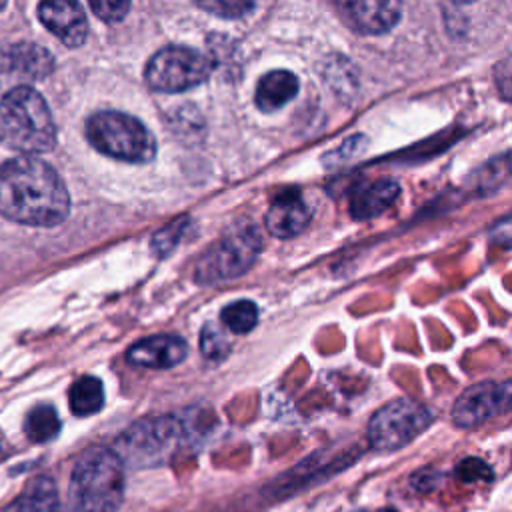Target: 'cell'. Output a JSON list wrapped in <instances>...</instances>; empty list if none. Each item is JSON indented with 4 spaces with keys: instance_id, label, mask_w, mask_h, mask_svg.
Returning a JSON list of instances; mask_svg holds the SVG:
<instances>
[{
    "instance_id": "5bb4252c",
    "label": "cell",
    "mask_w": 512,
    "mask_h": 512,
    "mask_svg": "<svg viewBox=\"0 0 512 512\" xmlns=\"http://www.w3.org/2000/svg\"><path fill=\"white\" fill-rule=\"evenodd\" d=\"M400 196V184L392 178H378L360 184L350 196V216L354 220H370L388 210Z\"/></svg>"
},
{
    "instance_id": "9c48e42d",
    "label": "cell",
    "mask_w": 512,
    "mask_h": 512,
    "mask_svg": "<svg viewBox=\"0 0 512 512\" xmlns=\"http://www.w3.org/2000/svg\"><path fill=\"white\" fill-rule=\"evenodd\" d=\"M508 402V384L480 382L466 388L452 408V420L460 428H474L494 414H498Z\"/></svg>"
},
{
    "instance_id": "7a4b0ae2",
    "label": "cell",
    "mask_w": 512,
    "mask_h": 512,
    "mask_svg": "<svg viewBox=\"0 0 512 512\" xmlns=\"http://www.w3.org/2000/svg\"><path fill=\"white\" fill-rule=\"evenodd\" d=\"M0 142L22 154H42L56 144V124L32 86H14L0 100Z\"/></svg>"
},
{
    "instance_id": "7c38bea8",
    "label": "cell",
    "mask_w": 512,
    "mask_h": 512,
    "mask_svg": "<svg viewBox=\"0 0 512 512\" xmlns=\"http://www.w3.org/2000/svg\"><path fill=\"white\" fill-rule=\"evenodd\" d=\"M312 208L298 192H282L278 194L264 216L266 228L276 238H294L298 236L310 222Z\"/></svg>"
},
{
    "instance_id": "4316f807",
    "label": "cell",
    "mask_w": 512,
    "mask_h": 512,
    "mask_svg": "<svg viewBox=\"0 0 512 512\" xmlns=\"http://www.w3.org/2000/svg\"><path fill=\"white\" fill-rule=\"evenodd\" d=\"M6 8V2H0V10H4Z\"/></svg>"
},
{
    "instance_id": "ffe728a7",
    "label": "cell",
    "mask_w": 512,
    "mask_h": 512,
    "mask_svg": "<svg viewBox=\"0 0 512 512\" xmlns=\"http://www.w3.org/2000/svg\"><path fill=\"white\" fill-rule=\"evenodd\" d=\"M222 324L234 334L250 332L258 322V308L252 300H236L222 308Z\"/></svg>"
},
{
    "instance_id": "e0dca14e",
    "label": "cell",
    "mask_w": 512,
    "mask_h": 512,
    "mask_svg": "<svg viewBox=\"0 0 512 512\" xmlns=\"http://www.w3.org/2000/svg\"><path fill=\"white\" fill-rule=\"evenodd\" d=\"M6 512H66V508L60 502L54 480L48 476H38L28 482L24 492L14 498Z\"/></svg>"
},
{
    "instance_id": "5b68a950",
    "label": "cell",
    "mask_w": 512,
    "mask_h": 512,
    "mask_svg": "<svg viewBox=\"0 0 512 512\" xmlns=\"http://www.w3.org/2000/svg\"><path fill=\"white\" fill-rule=\"evenodd\" d=\"M262 250V236L250 222L230 226L194 266V280L198 284H216L242 276L258 258Z\"/></svg>"
},
{
    "instance_id": "603a6c76",
    "label": "cell",
    "mask_w": 512,
    "mask_h": 512,
    "mask_svg": "<svg viewBox=\"0 0 512 512\" xmlns=\"http://www.w3.org/2000/svg\"><path fill=\"white\" fill-rule=\"evenodd\" d=\"M198 8L212 12L222 18H242L250 10H254V2H236V0H220V2H198Z\"/></svg>"
},
{
    "instance_id": "4fadbf2b",
    "label": "cell",
    "mask_w": 512,
    "mask_h": 512,
    "mask_svg": "<svg viewBox=\"0 0 512 512\" xmlns=\"http://www.w3.org/2000/svg\"><path fill=\"white\" fill-rule=\"evenodd\" d=\"M342 14L348 18L350 26L362 34H382L390 30L402 14L400 2L394 0H358L340 6Z\"/></svg>"
},
{
    "instance_id": "52a82bcc",
    "label": "cell",
    "mask_w": 512,
    "mask_h": 512,
    "mask_svg": "<svg viewBox=\"0 0 512 512\" xmlns=\"http://www.w3.org/2000/svg\"><path fill=\"white\" fill-rule=\"evenodd\" d=\"M210 74L208 58L188 46H166L152 54L144 80L158 92H182L202 84Z\"/></svg>"
},
{
    "instance_id": "9a60e30c",
    "label": "cell",
    "mask_w": 512,
    "mask_h": 512,
    "mask_svg": "<svg viewBox=\"0 0 512 512\" xmlns=\"http://www.w3.org/2000/svg\"><path fill=\"white\" fill-rule=\"evenodd\" d=\"M6 68L22 78H44L54 70L52 54L32 42H20L6 50Z\"/></svg>"
},
{
    "instance_id": "2e32d148",
    "label": "cell",
    "mask_w": 512,
    "mask_h": 512,
    "mask_svg": "<svg viewBox=\"0 0 512 512\" xmlns=\"http://www.w3.org/2000/svg\"><path fill=\"white\" fill-rule=\"evenodd\" d=\"M298 78L288 70H272L264 74L256 86L254 102L262 112H274L298 94Z\"/></svg>"
},
{
    "instance_id": "6da1fadb",
    "label": "cell",
    "mask_w": 512,
    "mask_h": 512,
    "mask_svg": "<svg viewBox=\"0 0 512 512\" xmlns=\"http://www.w3.org/2000/svg\"><path fill=\"white\" fill-rule=\"evenodd\" d=\"M70 212V196L58 172L34 156L0 164V214L26 226H56Z\"/></svg>"
},
{
    "instance_id": "8fae6325",
    "label": "cell",
    "mask_w": 512,
    "mask_h": 512,
    "mask_svg": "<svg viewBox=\"0 0 512 512\" xmlns=\"http://www.w3.org/2000/svg\"><path fill=\"white\" fill-rule=\"evenodd\" d=\"M188 356V344L174 334H154L134 342L126 350V360L132 366L166 370L180 364Z\"/></svg>"
},
{
    "instance_id": "d4e9b609",
    "label": "cell",
    "mask_w": 512,
    "mask_h": 512,
    "mask_svg": "<svg viewBox=\"0 0 512 512\" xmlns=\"http://www.w3.org/2000/svg\"><path fill=\"white\" fill-rule=\"evenodd\" d=\"M90 8L100 20L118 22L126 16V12L130 10V4L128 2H92Z\"/></svg>"
},
{
    "instance_id": "484cf974",
    "label": "cell",
    "mask_w": 512,
    "mask_h": 512,
    "mask_svg": "<svg viewBox=\"0 0 512 512\" xmlns=\"http://www.w3.org/2000/svg\"><path fill=\"white\" fill-rule=\"evenodd\" d=\"M378 512H396V510H392V508H382V510H378Z\"/></svg>"
},
{
    "instance_id": "30bf717a",
    "label": "cell",
    "mask_w": 512,
    "mask_h": 512,
    "mask_svg": "<svg viewBox=\"0 0 512 512\" xmlns=\"http://www.w3.org/2000/svg\"><path fill=\"white\" fill-rule=\"evenodd\" d=\"M40 22L66 46L78 48L88 38V20L78 2H42L38 6Z\"/></svg>"
},
{
    "instance_id": "7402d4cb",
    "label": "cell",
    "mask_w": 512,
    "mask_h": 512,
    "mask_svg": "<svg viewBox=\"0 0 512 512\" xmlns=\"http://www.w3.org/2000/svg\"><path fill=\"white\" fill-rule=\"evenodd\" d=\"M200 350L208 360H220L230 350V340L216 324H206L200 336Z\"/></svg>"
},
{
    "instance_id": "3957f363",
    "label": "cell",
    "mask_w": 512,
    "mask_h": 512,
    "mask_svg": "<svg viewBox=\"0 0 512 512\" xmlns=\"http://www.w3.org/2000/svg\"><path fill=\"white\" fill-rule=\"evenodd\" d=\"M124 464L110 448L86 450L70 476L72 512H118L124 500Z\"/></svg>"
},
{
    "instance_id": "277c9868",
    "label": "cell",
    "mask_w": 512,
    "mask_h": 512,
    "mask_svg": "<svg viewBox=\"0 0 512 512\" xmlns=\"http://www.w3.org/2000/svg\"><path fill=\"white\" fill-rule=\"evenodd\" d=\"M86 138L102 154L124 162H150L156 154L152 132L134 116L104 110L86 120Z\"/></svg>"
},
{
    "instance_id": "ba28073f",
    "label": "cell",
    "mask_w": 512,
    "mask_h": 512,
    "mask_svg": "<svg viewBox=\"0 0 512 512\" xmlns=\"http://www.w3.org/2000/svg\"><path fill=\"white\" fill-rule=\"evenodd\" d=\"M180 438V424L174 418L140 420L128 428L116 444V454L122 464L156 466L176 448Z\"/></svg>"
},
{
    "instance_id": "ac0fdd59",
    "label": "cell",
    "mask_w": 512,
    "mask_h": 512,
    "mask_svg": "<svg viewBox=\"0 0 512 512\" xmlns=\"http://www.w3.org/2000/svg\"><path fill=\"white\" fill-rule=\"evenodd\" d=\"M70 410L76 416H92L104 404V388L96 376H80L68 392Z\"/></svg>"
},
{
    "instance_id": "83f0119b",
    "label": "cell",
    "mask_w": 512,
    "mask_h": 512,
    "mask_svg": "<svg viewBox=\"0 0 512 512\" xmlns=\"http://www.w3.org/2000/svg\"><path fill=\"white\" fill-rule=\"evenodd\" d=\"M0 456H2V448H0Z\"/></svg>"
},
{
    "instance_id": "44dd1931",
    "label": "cell",
    "mask_w": 512,
    "mask_h": 512,
    "mask_svg": "<svg viewBox=\"0 0 512 512\" xmlns=\"http://www.w3.org/2000/svg\"><path fill=\"white\" fill-rule=\"evenodd\" d=\"M186 226H188V218L182 216V218H178V220L168 222L164 228H160V230L152 236V242H150L152 254L158 256V258H166V256L176 248V244L180 242V238L184 236Z\"/></svg>"
},
{
    "instance_id": "8992f818",
    "label": "cell",
    "mask_w": 512,
    "mask_h": 512,
    "mask_svg": "<svg viewBox=\"0 0 512 512\" xmlns=\"http://www.w3.org/2000/svg\"><path fill=\"white\" fill-rule=\"evenodd\" d=\"M432 422V412L410 398H396L374 412L368 422V442L374 450L390 452L410 444Z\"/></svg>"
},
{
    "instance_id": "cb8c5ba5",
    "label": "cell",
    "mask_w": 512,
    "mask_h": 512,
    "mask_svg": "<svg viewBox=\"0 0 512 512\" xmlns=\"http://www.w3.org/2000/svg\"><path fill=\"white\" fill-rule=\"evenodd\" d=\"M456 478L462 482H478V480H492V468L480 460V458H464L458 466H456Z\"/></svg>"
},
{
    "instance_id": "d6986e66",
    "label": "cell",
    "mask_w": 512,
    "mask_h": 512,
    "mask_svg": "<svg viewBox=\"0 0 512 512\" xmlns=\"http://www.w3.org/2000/svg\"><path fill=\"white\" fill-rule=\"evenodd\" d=\"M24 432L32 442L52 440L60 432V418L56 410L50 404L34 406L24 420Z\"/></svg>"
}]
</instances>
